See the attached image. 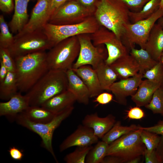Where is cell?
I'll return each mask as SVG.
<instances>
[{"label": "cell", "instance_id": "11a10c76", "mask_svg": "<svg viewBox=\"0 0 163 163\" xmlns=\"http://www.w3.org/2000/svg\"><path fill=\"white\" fill-rule=\"evenodd\" d=\"M162 56H163V53H162Z\"/></svg>", "mask_w": 163, "mask_h": 163}, {"label": "cell", "instance_id": "603a6c76", "mask_svg": "<svg viewBox=\"0 0 163 163\" xmlns=\"http://www.w3.org/2000/svg\"><path fill=\"white\" fill-rule=\"evenodd\" d=\"M76 101L75 95L67 89L52 97L41 106L57 113L68 107L73 106Z\"/></svg>", "mask_w": 163, "mask_h": 163}, {"label": "cell", "instance_id": "7402d4cb", "mask_svg": "<svg viewBox=\"0 0 163 163\" xmlns=\"http://www.w3.org/2000/svg\"><path fill=\"white\" fill-rule=\"evenodd\" d=\"M30 0H14V12L8 26L11 32H20L27 23L29 19L27 6Z\"/></svg>", "mask_w": 163, "mask_h": 163}, {"label": "cell", "instance_id": "bcb514c9", "mask_svg": "<svg viewBox=\"0 0 163 163\" xmlns=\"http://www.w3.org/2000/svg\"><path fill=\"white\" fill-rule=\"evenodd\" d=\"M159 163H163V136H161L158 145L155 149Z\"/></svg>", "mask_w": 163, "mask_h": 163}, {"label": "cell", "instance_id": "f907efd6", "mask_svg": "<svg viewBox=\"0 0 163 163\" xmlns=\"http://www.w3.org/2000/svg\"><path fill=\"white\" fill-rule=\"evenodd\" d=\"M141 159V156L135 158L129 161L127 163H138L140 161Z\"/></svg>", "mask_w": 163, "mask_h": 163}, {"label": "cell", "instance_id": "8992f818", "mask_svg": "<svg viewBox=\"0 0 163 163\" xmlns=\"http://www.w3.org/2000/svg\"><path fill=\"white\" fill-rule=\"evenodd\" d=\"M140 129L124 135L109 144L106 156L112 155L121 158L127 163L137 157L144 156L146 147L141 141Z\"/></svg>", "mask_w": 163, "mask_h": 163}, {"label": "cell", "instance_id": "ee69618b", "mask_svg": "<svg viewBox=\"0 0 163 163\" xmlns=\"http://www.w3.org/2000/svg\"><path fill=\"white\" fill-rule=\"evenodd\" d=\"M83 6L94 13L99 0H76Z\"/></svg>", "mask_w": 163, "mask_h": 163}, {"label": "cell", "instance_id": "1f68e13d", "mask_svg": "<svg viewBox=\"0 0 163 163\" xmlns=\"http://www.w3.org/2000/svg\"><path fill=\"white\" fill-rule=\"evenodd\" d=\"M93 146L77 147L75 150L66 155L64 158L67 163H85L87 155Z\"/></svg>", "mask_w": 163, "mask_h": 163}, {"label": "cell", "instance_id": "5bb4252c", "mask_svg": "<svg viewBox=\"0 0 163 163\" xmlns=\"http://www.w3.org/2000/svg\"><path fill=\"white\" fill-rule=\"evenodd\" d=\"M98 139L92 129L83 125H80L62 142L59 150L60 152H62L73 146H91L96 143Z\"/></svg>", "mask_w": 163, "mask_h": 163}, {"label": "cell", "instance_id": "4fadbf2b", "mask_svg": "<svg viewBox=\"0 0 163 163\" xmlns=\"http://www.w3.org/2000/svg\"><path fill=\"white\" fill-rule=\"evenodd\" d=\"M52 0H37L27 23L16 35H20L35 30L43 29L51 16Z\"/></svg>", "mask_w": 163, "mask_h": 163}, {"label": "cell", "instance_id": "30bf717a", "mask_svg": "<svg viewBox=\"0 0 163 163\" xmlns=\"http://www.w3.org/2000/svg\"><path fill=\"white\" fill-rule=\"evenodd\" d=\"M77 36L80 44V51L72 68L88 65L95 69L99 63L105 61L108 56L107 51L105 45L94 46L91 34H82Z\"/></svg>", "mask_w": 163, "mask_h": 163}, {"label": "cell", "instance_id": "d4e9b609", "mask_svg": "<svg viewBox=\"0 0 163 163\" xmlns=\"http://www.w3.org/2000/svg\"><path fill=\"white\" fill-rule=\"evenodd\" d=\"M57 113L53 112L41 106H29L21 113L30 121L40 123H45L50 122Z\"/></svg>", "mask_w": 163, "mask_h": 163}, {"label": "cell", "instance_id": "44dd1931", "mask_svg": "<svg viewBox=\"0 0 163 163\" xmlns=\"http://www.w3.org/2000/svg\"><path fill=\"white\" fill-rule=\"evenodd\" d=\"M145 50L155 60L160 61L163 52V28L157 23L150 32Z\"/></svg>", "mask_w": 163, "mask_h": 163}, {"label": "cell", "instance_id": "f6af8a7d", "mask_svg": "<svg viewBox=\"0 0 163 163\" xmlns=\"http://www.w3.org/2000/svg\"><path fill=\"white\" fill-rule=\"evenodd\" d=\"M144 156L145 163H159L155 150L151 152H149L147 151L146 148Z\"/></svg>", "mask_w": 163, "mask_h": 163}, {"label": "cell", "instance_id": "60d3db41", "mask_svg": "<svg viewBox=\"0 0 163 163\" xmlns=\"http://www.w3.org/2000/svg\"><path fill=\"white\" fill-rule=\"evenodd\" d=\"M14 0H0V9L6 13L11 12L14 9Z\"/></svg>", "mask_w": 163, "mask_h": 163}, {"label": "cell", "instance_id": "7c38bea8", "mask_svg": "<svg viewBox=\"0 0 163 163\" xmlns=\"http://www.w3.org/2000/svg\"><path fill=\"white\" fill-rule=\"evenodd\" d=\"M93 44H104L108 52L105 62L110 65L121 57L129 54V50L121 40L112 31L101 26L94 33L91 34Z\"/></svg>", "mask_w": 163, "mask_h": 163}, {"label": "cell", "instance_id": "f5cc1de1", "mask_svg": "<svg viewBox=\"0 0 163 163\" xmlns=\"http://www.w3.org/2000/svg\"><path fill=\"white\" fill-rule=\"evenodd\" d=\"M159 8L163 10V0H161Z\"/></svg>", "mask_w": 163, "mask_h": 163}, {"label": "cell", "instance_id": "83f0119b", "mask_svg": "<svg viewBox=\"0 0 163 163\" xmlns=\"http://www.w3.org/2000/svg\"><path fill=\"white\" fill-rule=\"evenodd\" d=\"M18 92L15 73L8 72L4 80L0 82V98L8 101Z\"/></svg>", "mask_w": 163, "mask_h": 163}, {"label": "cell", "instance_id": "52a82bcc", "mask_svg": "<svg viewBox=\"0 0 163 163\" xmlns=\"http://www.w3.org/2000/svg\"><path fill=\"white\" fill-rule=\"evenodd\" d=\"M94 15L78 24L56 25L48 23L43 30L53 46L66 39L82 34H92L101 26Z\"/></svg>", "mask_w": 163, "mask_h": 163}, {"label": "cell", "instance_id": "ab89813d", "mask_svg": "<svg viewBox=\"0 0 163 163\" xmlns=\"http://www.w3.org/2000/svg\"><path fill=\"white\" fill-rule=\"evenodd\" d=\"M112 94L108 92H102L96 97L94 102L104 105L108 104L113 100Z\"/></svg>", "mask_w": 163, "mask_h": 163}, {"label": "cell", "instance_id": "ac0fdd59", "mask_svg": "<svg viewBox=\"0 0 163 163\" xmlns=\"http://www.w3.org/2000/svg\"><path fill=\"white\" fill-rule=\"evenodd\" d=\"M66 73L68 80V90L75 95L78 102L88 104L90 97L86 85L72 68L67 70Z\"/></svg>", "mask_w": 163, "mask_h": 163}, {"label": "cell", "instance_id": "8d00e7d4", "mask_svg": "<svg viewBox=\"0 0 163 163\" xmlns=\"http://www.w3.org/2000/svg\"><path fill=\"white\" fill-rule=\"evenodd\" d=\"M0 62L4 65L8 72H15L14 59L11 55L8 48L0 47Z\"/></svg>", "mask_w": 163, "mask_h": 163}, {"label": "cell", "instance_id": "b9f144b4", "mask_svg": "<svg viewBox=\"0 0 163 163\" xmlns=\"http://www.w3.org/2000/svg\"><path fill=\"white\" fill-rule=\"evenodd\" d=\"M139 128L158 135L163 136V120H159L156 125L153 126L149 127L141 126Z\"/></svg>", "mask_w": 163, "mask_h": 163}, {"label": "cell", "instance_id": "d6986e66", "mask_svg": "<svg viewBox=\"0 0 163 163\" xmlns=\"http://www.w3.org/2000/svg\"><path fill=\"white\" fill-rule=\"evenodd\" d=\"M72 69L88 88L90 98L96 97L103 92L96 72L92 66L86 65Z\"/></svg>", "mask_w": 163, "mask_h": 163}, {"label": "cell", "instance_id": "816d5d0a", "mask_svg": "<svg viewBox=\"0 0 163 163\" xmlns=\"http://www.w3.org/2000/svg\"><path fill=\"white\" fill-rule=\"evenodd\" d=\"M157 23L163 28V16L161 17L158 20Z\"/></svg>", "mask_w": 163, "mask_h": 163}, {"label": "cell", "instance_id": "f1b7e54d", "mask_svg": "<svg viewBox=\"0 0 163 163\" xmlns=\"http://www.w3.org/2000/svg\"><path fill=\"white\" fill-rule=\"evenodd\" d=\"M140 126L135 124L123 126L120 121H116L112 128L102 138V140L109 144L122 136L139 129Z\"/></svg>", "mask_w": 163, "mask_h": 163}, {"label": "cell", "instance_id": "7a4b0ae2", "mask_svg": "<svg viewBox=\"0 0 163 163\" xmlns=\"http://www.w3.org/2000/svg\"><path fill=\"white\" fill-rule=\"evenodd\" d=\"M66 71L50 69L26 93L29 105L41 106L46 101L68 89Z\"/></svg>", "mask_w": 163, "mask_h": 163}, {"label": "cell", "instance_id": "d590c367", "mask_svg": "<svg viewBox=\"0 0 163 163\" xmlns=\"http://www.w3.org/2000/svg\"><path fill=\"white\" fill-rule=\"evenodd\" d=\"M140 138L147 151L151 152L155 150L157 147L161 136L156 133L142 129L140 134Z\"/></svg>", "mask_w": 163, "mask_h": 163}, {"label": "cell", "instance_id": "e0dca14e", "mask_svg": "<svg viewBox=\"0 0 163 163\" xmlns=\"http://www.w3.org/2000/svg\"><path fill=\"white\" fill-rule=\"evenodd\" d=\"M116 122L115 117L111 114L101 117L95 112L86 115L82 121V123L92 129L95 136L99 139H102Z\"/></svg>", "mask_w": 163, "mask_h": 163}, {"label": "cell", "instance_id": "681fc988", "mask_svg": "<svg viewBox=\"0 0 163 163\" xmlns=\"http://www.w3.org/2000/svg\"><path fill=\"white\" fill-rule=\"evenodd\" d=\"M8 71L4 65L0 62V82L3 81L6 78Z\"/></svg>", "mask_w": 163, "mask_h": 163}, {"label": "cell", "instance_id": "8fae6325", "mask_svg": "<svg viewBox=\"0 0 163 163\" xmlns=\"http://www.w3.org/2000/svg\"><path fill=\"white\" fill-rule=\"evenodd\" d=\"M94 13L76 0H70L52 13L48 23L56 25L78 24L93 16Z\"/></svg>", "mask_w": 163, "mask_h": 163}, {"label": "cell", "instance_id": "484cf974", "mask_svg": "<svg viewBox=\"0 0 163 163\" xmlns=\"http://www.w3.org/2000/svg\"><path fill=\"white\" fill-rule=\"evenodd\" d=\"M94 69L96 72L102 90L110 91L111 86L118 78L116 73L105 61L99 63Z\"/></svg>", "mask_w": 163, "mask_h": 163}, {"label": "cell", "instance_id": "e575fe53", "mask_svg": "<svg viewBox=\"0 0 163 163\" xmlns=\"http://www.w3.org/2000/svg\"><path fill=\"white\" fill-rule=\"evenodd\" d=\"M145 78L158 84L163 87V63L159 61L152 68L146 71L143 75Z\"/></svg>", "mask_w": 163, "mask_h": 163}, {"label": "cell", "instance_id": "7dc6e473", "mask_svg": "<svg viewBox=\"0 0 163 163\" xmlns=\"http://www.w3.org/2000/svg\"><path fill=\"white\" fill-rule=\"evenodd\" d=\"M102 163H123L120 158L112 155L106 156L104 158Z\"/></svg>", "mask_w": 163, "mask_h": 163}, {"label": "cell", "instance_id": "4dcf8cb0", "mask_svg": "<svg viewBox=\"0 0 163 163\" xmlns=\"http://www.w3.org/2000/svg\"><path fill=\"white\" fill-rule=\"evenodd\" d=\"M109 144L103 141H98L93 147L86 157V163H102L106 156Z\"/></svg>", "mask_w": 163, "mask_h": 163}, {"label": "cell", "instance_id": "2e32d148", "mask_svg": "<svg viewBox=\"0 0 163 163\" xmlns=\"http://www.w3.org/2000/svg\"><path fill=\"white\" fill-rule=\"evenodd\" d=\"M29 106L28 97L19 91L7 101L0 103V116L15 120L17 116Z\"/></svg>", "mask_w": 163, "mask_h": 163}, {"label": "cell", "instance_id": "f35d334b", "mask_svg": "<svg viewBox=\"0 0 163 163\" xmlns=\"http://www.w3.org/2000/svg\"><path fill=\"white\" fill-rule=\"evenodd\" d=\"M145 116L143 110L138 106L131 107L127 111V117L129 119L139 120Z\"/></svg>", "mask_w": 163, "mask_h": 163}, {"label": "cell", "instance_id": "74e56055", "mask_svg": "<svg viewBox=\"0 0 163 163\" xmlns=\"http://www.w3.org/2000/svg\"><path fill=\"white\" fill-rule=\"evenodd\" d=\"M130 11L138 12L140 11L150 0H120Z\"/></svg>", "mask_w": 163, "mask_h": 163}, {"label": "cell", "instance_id": "7bdbcfd3", "mask_svg": "<svg viewBox=\"0 0 163 163\" xmlns=\"http://www.w3.org/2000/svg\"><path fill=\"white\" fill-rule=\"evenodd\" d=\"M8 151L11 158L15 160L21 161L24 156L23 150L14 146L10 147Z\"/></svg>", "mask_w": 163, "mask_h": 163}, {"label": "cell", "instance_id": "836d02e7", "mask_svg": "<svg viewBox=\"0 0 163 163\" xmlns=\"http://www.w3.org/2000/svg\"><path fill=\"white\" fill-rule=\"evenodd\" d=\"M145 107L154 114L163 116V87H159L155 91L151 101Z\"/></svg>", "mask_w": 163, "mask_h": 163}, {"label": "cell", "instance_id": "6da1fadb", "mask_svg": "<svg viewBox=\"0 0 163 163\" xmlns=\"http://www.w3.org/2000/svg\"><path fill=\"white\" fill-rule=\"evenodd\" d=\"M19 92L26 93L50 69L46 53L41 51L14 59Z\"/></svg>", "mask_w": 163, "mask_h": 163}, {"label": "cell", "instance_id": "db71d44e", "mask_svg": "<svg viewBox=\"0 0 163 163\" xmlns=\"http://www.w3.org/2000/svg\"><path fill=\"white\" fill-rule=\"evenodd\" d=\"M163 63V56H161V57L160 61Z\"/></svg>", "mask_w": 163, "mask_h": 163}, {"label": "cell", "instance_id": "ba28073f", "mask_svg": "<svg viewBox=\"0 0 163 163\" xmlns=\"http://www.w3.org/2000/svg\"><path fill=\"white\" fill-rule=\"evenodd\" d=\"M162 16L163 10L159 8L147 19L125 25L121 40L129 52L132 48L134 47L135 44L145 49L146 43L151 30L158 20Z\"/></svg>", "mask_w": 163, "mask_h": 163}, {"label": "cell", "instance_id": "5b68a950", "mask_svg": "<svg viewBox=\"0 0 163 163\" xmlns=\"http://www.w3.org/2000/svg\"><path fill=\"white\" fill-rule=\"evenodd\" d=\"M80 46L77 36L65 39L46 53L49 69L66 71L72 68L79 53Z\"/></svg>", "mask_w": 163, "mask_h": 163}, {"label": "cell", "instance_id": "3957f363", "mask_svg": "<svg viewBox=\"0 0 163 163\" xmlns=\"http://www.w3.org/2000/svg\"><path fill=\"white\" fill-rule=\"evenodd\" d=\"M129 11L120 0H99L93 15L101 25L121 40L125 25L130 23Z\"/></svg>", "mask_w": 163, "mask_h": 163}, {"label": "cell", "instance_id": "f546056e", "mask_svg": "<svg viewBox=\"0 0 163 163\" xmlns=\"http://www.w3.org/2000/svg\"><path fill=\"white\" fill-rule=\"evenodd\" d=\"M161 0H150L138 12L130 11L129 16L131 23L147 19L150 17L159 8Z\"/></svg>", "mask_w": 163, "mask_h": 163}, {"label": "cell", "instance_id": "4316f807", "mask_svg": "<svg viewBox=\"0 0 163 163\" xmlns=\"http://www.w3.org/2000/svg\"><path fill=\"white\" fill-rule=\"evenodd\" d=\"M129 54L134 58L139 64V73L143 75L158 62L155 60L145 49L141 48L138 50L133 48L131 49Z\"/></svg>", "mask_w": 163, "mask_h": 163}, {"label": "cell", "instance_id": "9c48e42d", "mask_svg": "<svg viewBox=\"0 0 163 163\" xmlns=\"http://www.w3.org/2000/svg\"><path fill=\"white\" fill-rule=\"evenodd\" d=\"M14 40L8 48L14 58L36 52L49 50L53 46L43 29L20 35L14 36Z\"/></svg>", "mask_w": 163, "mask_h": 163}, {"label": "cell", "instance_id": "cb8c5ba5", "mask_svg": "<svg viewBox=\"0 0 163 163\" xmlns=\"http://www.w3.org/2000/svg\"><path fill=\"white\" fill-rule=\"evenodd\" d=\"M160 85L148 79L142 80L136 93L131 97L132 101L139 107L145 106L151 101L153 94Z\"/></svg>", "mask_w": 163, "mask_h": 163}, {"label": "cell", "instance_id": "ffe728a7", "mask_svg": "<svg viewBox=\"0 0 163 163\" xmlns=\"http://www.w3.org/2000/svg\"><path fill=\"white\" fill-rule=\"evenodd\" d=\"M110 66L120 79L134 76L139 71L137 62L129 54L119 58Z\"/></svg>", "mask_w": 163, "mask_h": 163}, {"label": "cell", "instance_id": "c3c4849f", "mask_svg": "<svg viewBox=\"0 0 163 163\" xmlns=\"http://www.w3.org/2000/svg\"><path fill=\"white\" fill-rule=\"evenodd\" d=\"M69 0H52L50 8L51 15L58 8Z\"/></svg>", "mask_w": 163, "mask_h": 163}, {"label": "cell", "instance_id": "d6a6232c", "mask_svg": "<svg viewBox=\"0 0 163 163\" xmlns=\"http://www.w3.org/2000/svg\"><path fill=\"white\" fill-rule=\"evenodd\" d=\"M0 47L8 48L14 41V36L10 32L2 15H0Z\"/></svg>", "mask_w": 163, "mask_h": 163}, {"label": "cell", "instance_id": "9a60e30c", "mask_svg": "<svg viewBox=\"0 0 163 163\" xmlns=\"http://www.w3.org/2000/svg\"><path fill=\"white\" fill-rule=\"evenodd\" d=\"M143 75L138 73L136 75L115 82L111 86L110 91L114 95L119 104L126 105V97L135 94L141 83Z\"/></svg>", "mask_w": 163, "mask_h": 163}, {"label": "cell", "instance_id": "277c9868", "mask_svg": "<svg viewBox=\"0 0 163 163\" xmlns=\"http://www.w3.org/2000/svg\"><path fill=\"white\" fill-rule=\"evenodd\" d=\"M74 109V106L68 107L58 113L50 122L45 123L32 122L21 113L17 116L15 120L18 124L39 136L42 140V147L48 151L58 162L52 146L53 133L62 122L71 114Z\"/></svg>", "mask_w": 163, "mask_h": 163}]
</instances>
